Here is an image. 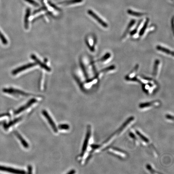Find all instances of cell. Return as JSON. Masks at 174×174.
Listing matches in <instances>:
<instances>
[{
	"label": "cell",
	"mask_w": 174,
	"mask_h": 174,
	"mask_svg": "<svg viewBox=\"0 0 174 174\" xmlns=\"http://www.w3.org/2000/svg\"><path fill=\"white\" fill-rule=\"evenodd\" d=\"M135 121V118L134 117H130L128 118L116 132L114 133L103 143L99 145H92L91 148H92V151L93 152H99L104 149L106 147L107 148L118 137L121 135L126 130H128V128H130V126L133 124Z\"/></svg>",
	"instance_id": "6da1fadb"
},
{
	"label": "cell",
	"mask_w": 174,
	"mask_h": 174,
	"mask_svg": "<svg viewBox=\"0 0 174 174\" xmlns=\"http://www.w3.org/2000/svg\"><path fill=\"white\" fill-rule=\"evenodd\" d=\"M92 129L91 126H88L87 129L85 139L83 144V145L82 150L80 154V157H83L85 154L86 152H87L88 150V147L90 144V140L92 138Z\"/></svg>",
	"instance_id": "7a4b0ae2"
},
{
	"label": "cell",
	"mask_w": 174,
	"mask_h": 174,
	"mask_svg": "<svg viewBox=\"0 0 174 174\" xmlns=\"http://www.w3.org/2000/svg\"><path fill=\"white\" fill-rule=\"evenodd\" d=\"M160 104V102L158 101H151L147 103H143L139 105V107L142 110H146L155 107H158Z\"/></svg>",
	"instance_id": "3957f363"
},
{
	"label": "cell",
	"mask_w": 174,
	"mask_h": 174,
	"mask_svg": "<svg viewBox=\"0 0 174 174\" xmlns=\"http://www.w3.org/2000/svg\"><path fill=\"white\" fill-rule=\"evenodd\" d=\"M107 151L111 154L116 155L121 158H125L127 156V154L126 152L117 148L110 147L108 149Z\"/></svg>",
	"instance_id": "277c9868"
},
{
	"label": "cell",
	"mask_w": 174,
	"mask_h": 174,
	"mask_svg": "<svg viewBox=\"0 0 174 174\" xmlns=\"http://www.w3.org/2000/svg\"><path fill=\"white\" fill-rule=\"evenodd\" d=\"M42 114H43L44 117L46 118L47 121H48L49 124L53 129L54 132L57 133L58 132V129L56 127V125L54 123V121H53V119L48 113L47 112L46 110H43L42 111Z\"/></svg>",
	"instance_id": "5b68a950"
},
{
	"label": "cell",
	"mask_w": 174,
	"mask_h": 174,
	"mask_svg": "<svg viewBox=\"0 0 174 174\" xmlns=\"http://www.w3.org/2000/svg\"><path fill=\"white\" fill-rule=\"evenodd\" d=\"M135 132L138 138L139 141H140V142L142 143V144L143 145L147 146V145H149L150 144V142L149 139H148L145 135H143L140 131L136 130H135Z\"/></svg>",
	"instance_id": "8992f818"
},
{
	"label": "cell",
	"mask_w": 174,
	"mask_h": 174,
	"mask_svg": "<svg viewBox=\"0 0 174 174\" xmlns=\"http://www.w3.org/2000/svg\"><path fill=\"white\" fill-rule=\"evenodd\" d=\"M3 92L5 93H9V94H17V95L23 96H27L29 94L25 92L13 88H5L3 89Z\"/></svg>",
	"instance_id": "52a82bcc"
},
{
	"label": "cell",
	"mask_w": 174,
	"mask_h": 174,
	"mask_svg": "<svg viewBox=\"0 0 174 174\" xmlns=\"http://www.w3.org/2000/svg\"><path fill=\"white\" fill-rule=\"evenodd\" d=\"M88 14L90 16H92V17L94 18V19H95V20H96L102 26L105 28H107V24H106L105 21H104L102 20V19H101V18H100L98 15H97L94 12H93V11L91 10H89L88 11Z\"/></svg>",
	"instance_id": "ba28073f"
},
{
	"label": "cell",
	"mask_w": 174,
	"mask_h": 174,
	"mask_svg": "<svg viewBox=\"0 0 174 174\" xmlns=\"http://www.w3.org/2000/svg\"><path fill=\"white\" fill-rule=\"evenodd\" d=\"M36 101L35 99H32L30 100V101H28L26 104H25L23 106H22V107H20V108L17 109L15 112V115H17V114L20 113L21 112H23L24 111L26 110L27 109L29 108L32 104L35 103Z\"/></svg>",
	"instance_id": "9c48e42d"
},
{
	"label": "cell",
	"mask_w": 174,
	"mask_h": 174,
	"mask_svg": "<svg viewBox=\"0 0 174 174\" xmlns=\"http://www.w3.org/2000/svg\"><path fill=\"white\" fill-rule=\"evenodd\" d=\"M0 170L16 174H24L26 173L24 170L14 169V168H10V167L1 166V165H0Z\"/></svg>",
	"instance_id": "30bf717a"
},
{
	"label": "cell",
	"mask_w": 174,
	"mask_h": 174,
	"mask_svg": "<svg viewBox=\"0 0 174 174\" xmlns=\"http://www.w3.org/2000/svg\"><path fill=\"white\" fill-rule=\"evenodd\" d=\"M36 65V63H29L27 64V65H24V66H21L19 68L15 69L14 71L12 72L13 75H16L17 74L21 72L24 71L25 70L28 69V68H30L31 67H34Z\"/></svg>",
	"instance_id": "8fae6325"
},
{
	"label": "cell",
	"mask_w": 174,
	"mask_h": 174,
	"mask_svg": "<svg viewBox=\"0 0 174 174\" xmlns=\"http://www.w3.org/2000/svg\"><path fill=\"white\" fill-rule=\"evenodd\" d=\"M31 57L36 62L37 64H39V65H40L41 67H42V68H44V69H45V70H46L47 71H51V68H50L49 67H48L47 66H46V65H45V64H44L43 63L41 62V61L39 60L36 57L35 55H33V54L31 55Z\"/></svg>",
	"instance_id": "7c38bea8"
},
{
	"label": "cell",
	"mask_w": 174,
	"mask_h": 174,
	"mask_svg": "<svg viewBox=\"0 0 174 174\" xmlns=\"http://www.w3.org/2000/svg\"><path fill=\"white\" fill-rule=\"evenodd\" d=\"M15 134L16 136H17V138L20 140L21 143L22 145H23L24 147L28 148L29 147V145L27 143V141H26L23 138L22 136L19 133H18L17 131H15Z\"/></svg>",
	"instance_id": "4fadbf2b"
},
{
	"label": "cell",
	"mask_w": 174,
	"mask_h": 174,
	"mask_svg": "<svg viewBox=\"0 0 174 174\" xmlns=\"http://www.w3.org/2000/svg\"><path fill=\"white\" fill-rule=\"evenodd\" d=\"M156 49L159 51H160L163 52V53H165L167 54H170V55L174 56L173 52L171 51L170 50L164 47L160 46H156Z\"/></svg>",
	"instance_id": "5bb4252c"
},
{
	"label": "cell",
	"mask_w": 174,
	"mask_h": 174,
	"mask_svg": "<svg viewBox=\"0 0 174 174\" xmlns=\"http://www.w3.org/2000/svg\"><path fill=\"white\" fill-rule=\"evenodd\" d=\"M128 13L129 15L131 16H135V17H140L143 16L145 15L143 13L138 12L134 11L131 10L130 9H128Z\"/></svg>",
	"instance_id": "9a60e30c"
},
{
	"label": "cell",
	"mask_w": 174,
	"mask_h": 174,
	"mask_svg": "<svg viewBox=\"0 0 174 174\" xmlns=\"http://www.w3.org/2000/svg\"><path fill=\"white\" fill-rule=\"evenodd\" d=\"M160 61L158 60H156L154 63V69H153V76L155 77L157 74L158 69V65H159Z\"/></svg>",
	"instance_id": "2e32d148"
},
{
	"label": "cell",
	"mask_w": 174,
	"mask_h": 174,
	"mask_svg": "<svg viewBox=\"0 0 174 174\" xmlns=\"http://www.w3.org/2000/svg\"><path fill=\"white\" fill-rule=\"evenodd\" d=\"M20 120L21 118H16V119H14V120L12 121H11L7 125H5V129H8V128H9L10 127H11V126H12L13 125L15 124H16V123L20 121Z\"/></svg>",
	"instance_id": "e0dca14e"
},
{
	"label": "cell",
	"mask_w": 174,
	"mask_h": 174,
	"mask_svg": "<svg viewBox=\"0 0 174 174\" xmlns=\"http://www.w3.org/2000/svg\"><path fill=\"white\" fill-rule=\"evenodd\" d=\"M149 19H147L146 21L145 22L144 24H143V27H142V28H141V30L140 31V34H140V36H142L143 34H144L145 31L147 27L148 23L149 22Z\"/></svg>",
	"instance_id": "ac0fdd59"
},
{
	"label": "cell",
	"mask_w": 174,
	"mask_h": 174,
	"mask_svg": "<svg viewBox=\"0 0 174 174\" xmlns=\"http://www.w3.org/2000/svg\"><path fill=\"white\" fill-rule=\"evenodd\" d=\"M135 20H132L130 21V23H129V25H128V28H127V30H126V31H125V33L123 35V37H125L126 35H127V34L129 31H130V28H132L133 26L134 25L135 23Z\"/></svg>",
	"instance_id": "d6986e66"
},
{
	"label": "cell",
	"mask_w": 174,
	"mask_h": 174,
	"mask_svg": "<svg viewBox=\"0 0 174 174\" xmlns=\"http://www.w3.org/2000/svg\"><path fill=\"white\" fill-rule=\"evenodd\" d=\"M83 0H72V1H65L62 3V4L64 5H71V4H75V3H81Z\"/></svg>",
	"instance_id": "ffe728a7"
},
{
	"label": "cell",
	"mask_w": 174,
	"mask_h": 174,
	"mask_svg": "<svg viewBox=\"0 0 174 174\" xmlns=\"http://www.w3.org/2000/svg\"><path fill=\"white\" fill-rule=\"evenodd\" d=\"M30 14V11L28 9L27 10L26 15V16L25 19V26L26 28H28V18Z\"/></svg>",
	"instance_id": "44dd1931"
},
{
	"label": "cell",
	"mask_w": 174,
	"mask_h": 174,
	"mask_svg": "<svg viewBox=\"0 0 174 174\" xmlns=\"http://www.w3.org/2000/svg\"><path fill=\"white\" fill-rule=\"evenodd\" d=\"M58 129L60 130H67L69 129V126L66 124H62L60 125L58 127Z\"/></svg>",
	"instance_id": "7402d4cb"
},
{
	"label": "cell",
	"mask_w": 174,
	"mask_h": 174,
	"mask_svg": "<svg viewBox=\"0 0 174 174\" xmlns=\"http://www.w3.org/2000/svg\"><path fill=\"white\" fill-rule=\"evenodd\" d=\"M0 39L1 40L3 44H6L8 42H7V40H6V38L4 37V35L1 33V31H0Z\"/></svg>",
	"instance_id": "603a6c76"
},
{
	"label": "cell",
	"mask_w": 174,
	"mask_h": 174,
	"mask_svg": "<svg viewBox=\"0 0 174 174\" xmlns=\"http://www.w3.org/2000/svg\"><path fill=\"white\" fill-rule=\"evenodd\" d=\"M110 56L111 54H110V53H108L107 54H105L104 56H103V57L101 58V59L100 60V61L102 62L104 61H106V60L108 59L110 57Z\"/></svg>",
	"instance_id": "cb8c5ba5"
},
{
	"label": "cell",
	"mask_w": 174,
	"mask_h": 174,
	"mask_svg": "<svg viewBox=\"0 0 174 174\" xmlns=\"http://www.w3.org/2000/svg\"><path fill=\"white\" fill-rule=\"evenodd\" d=\"M166 119L170 121H172L173 122L174 121L173 117L170 114H167L166 115Z\"/></svg>",
	"instance_id": "d4e9b609"
},
{
	"label": "cell",
	"mask_w": 174,
	"mask_h": 174,
	"mask_svg": "<svg viewBox=\"0 0 174 174\" xmlns=\"http://www.w3.org/2000/svg\"><path fill=\"white\" fill-rule=\"evenodd\" d=\"M115 66L113 65V66H111V67H108L107 68H104V69H103V70L102 71L106 72L108 71L109 70H113L114 69H115Z\"/></svg>",
	"instance_id": "484cf974"
},
{
	"label": "cell",
	"mask_w": 174,
	"mask_h": 174,
	"mask_svg": "<svg viewBox=\"0 0 174 174\" xmlns=\"http://www.w3.org/2000/svg\"><path fill=\"white\" fill-rule=\"evenodd\" d=\"M26 1L28 3H30V4L34 5V6H39V4L37 3H36V2H35L34 1H33V0H26Z\"/></svg>",
	"instance_id": "4316f807"
},
{
	"label": "cell",
	"mask_w": 174,
	"mask_h": 174,
	"mask_svg": "<svg viewBox=\"0 0 174 174\" xmlns=\"http://www.w3.org/2000/svg\"><path fill=\"white\" fill-rule=\"evenodd\" d=\"M9 115L8 114H2L0 115V118H2V117H6V116H9Z\"/></svg>",
	"instance_id": "83f0119b"
},
{
	"label": "cell",
	"mask_w": 174,
	"mask_h": 174,
	"mask_svg": "<svg viewBox=\"0 0 174 174\" xmlns=\"http://www.w3.org/2000/svg\"><path fill=\"white\" fill-rule=\"evenodd\" d=\"M75 173H76V172H75V170H71V171H70V172H69L67 173V174H73Z\"/></svg>",
	"instance_id": "f1b7e54d"
},
{
	"label": "cell",
	"mask_w": 174,
	"mask_h": 174,
	"mask_svg": "<svg viewBox=\"0 0 174 174\" xmlns=\"http://www.w3.org/2000/svg\"><path fill=\"white\" fill-rule=\"evenodd\" d=\"M28 171H29V173H31L30 171H31V170H32V168H31V166H29V167H28Z\"/></svg>",
	"instance_id": "f546056e"
}]
</instances>
